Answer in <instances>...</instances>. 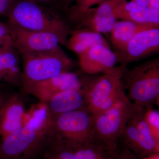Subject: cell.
Masks as SVG:
<instances>
[{"label": "cell", "mask_w": 159, "mask_h": 159, "mask_svg": "<svg viewBox=\"0 0 159 159\" xmlns=\"http://www.w3.org/2000/svg\"><path fill=\"white\" fill-rule=\"evenodd\" d=\"M47 141V135L23 125L0 140V159H27Z\"/></svg>", "instance_id": "obj_7"}, {"label": "cell", "mask_w": 159, "mask_h": 159, "mask_svg": "<svg viewBox=\"0 0 159 159\" xmlns=\"http://www.w3.org/2000/svg\"><path fill=\"white\" fill-rule=\"evenodd\" d=\"M51 122L52 116L47 103L40 101L26 112L23 119V126H29L48 135Z\"/></svg>", "instance_id": "obj_19"}, {"label": "cell", "mask_w": 159, "mask_h": 159, "mask_svg": "<svg viewBox=\"0 0 159 159\" xmlns=\"http://www.w3.org/2000/svg\"><path fill=\"white\" fill-rule=\"evenodd\" d=\"M21 84L26 86L50 79L69 70L73 61L61 47L51 51L21 54Z\"/></svg>", "instance_id": "obj_5"}, {"label": "cell", "mask_w": 159, "mask_h": 159, "mask_svg": "<svg viewBox=\"0 0 159 159\" xmlns=\"http://www.w3.org/2000/svg\"><path fill=\"white\" fill-rule=\"evenodd\" d=\"M118 61L117 54L109 46L98 44L79 55L81 70L89 74H110L116 72L120 67H116Z\"/></svg>", "instance_id": "obj_11"}, {"label": "cell", "mask_w": 159, "mask_h": 159, "mask_svg": "<svg viewBox=\"0 0 159 159\" xmlns=\"http://www.w3.org/2000/svg\"><path fill=\"white\" fill-rule=\"evenodd\" d=\"M147 7L159 9V0H149Z\"/></svg>", "instance_id": "obj_29"}, {"label": "cell", "mask_w": 159, "mask_h": 159, "mask_svg": "<svg viewBox=\"0 0 159 159\" xmlns=\"http://www.w3.org/2000/svg\"><path fill=\"white\" fill-rule=\"evenodd\" d=\"M122 78L127 97L133 103L142 107L152 106L159 97V58L148 61L123 71Z\"/></svg>", "instance_id": "obj_3"}, {"label": "cell", "mask_w": 159, "mask_h": 159, "mask_svg": "<svg viewBox=\"0 0 159 159\" xmlns=\"http://www.w3.org/2000/svg\"><path fill=\"white\" fill-rule=\"evenodd\" d=\"M144 107L138 106L129 121L133 124L147 143L157 152L159 151V143L156 141L144 116Z\"/></svg>", "instance_id": "obj_21"}, {"label": "cell", "mask_w": 159, "mask_h": 159, "mask_svg": "<svg viewBox=\"0 0 159 159\" xmlns=\"http://www.w3.org/2000/svg\"><path fill=\"white\" fill-rule=\"evenodd\" d=\"M119 140L124 144L125 148L136 156L137 155L142 158L153 154L159 153L148 145L129 120Z\"/></svg>", "instance_id": "obj_18"}, {"label": "cell", "mask_w": 159, "mask_h": 159, "mask_svg": "<svg viewBox=\"0 0 159 159\" xmlns=\"http://www.w3.org/2000/svg\"><path fill=\"white\" fill-rule=\"evenodd\" d=\"M98 44L109 46L101 34L87 29H79L72 32L66 44L70 50L78 56Z\"/></svg>", "instance_id": "obj_17"}, {"label": "cell", "mask_w": 159, "mask_h": 159, "mask_svg": "<svg viewBox=\"0 0 159 159\" xmlns=\"http://www.w3.org/2000/svg\"><path fill=\"white\" fill-rule=\"evenodd\" d=\"M144 116L151 132L157 142L159 143V112L152 106L144 107Z\"/></svg>", "instance_id": "obj_25"}, {"label": "cell", "mask_w": 159, "mask_h": 159, "mask_svg": "<svg viewBox=\"0 0 159 159\" xmlns=\"http://www.w3.org/2000/svg\"><path fill=\"white\" fill-rule=\"evenodd\" d=\"M10 25L31 31L57 34L66 44L69 28L62 20L45 10L35 0L12 2L7 12Z\"/></svg>", "instance_id": "obj_1"}, {"label": "cell", "mask_w": 159, "mask_h": 159, "mask_svg": "<svg viewBox=\"0 0 159 159\" xmlns=\"http://www.w3.org/2000/svg\"><path fill=\"white\" fill-rule=\"evenodd\" d=\"M159 50V28L143 30L131 39L123 51L116 54L120 67L126 68L128 64L145 58Z\"/></svg>", "instance_id": "obj_9"}, {"label": "cell", "mask_w": 159, "mask_h": 159, "mask_svg": "<svg viewBox=\"0 0 159 159\" xmlns=\"http://www.w3.org/2000/svg\"><path fill=\"white\" fill-rule=\"evenodd\" d=\"M45 102L51 116L86 107L82 89L63 91Z\"/></svg>", "instance_id": "obj_14"}, {"label": "cell", "mask_w": 159, "mask_h": 159, "mask_svg": "<svg viewBox=\"0 0 159 159\" xmlns=\"http://www.w3.org/2000/svg\"><path fill=\"white\" fill-rule=\"evenodd\" d=\"M75 149L76 159H109L111 154L94 139Z\"/></svg>", "instance_id": "obj_20"}, {"label": "cell", "mask_w": 159, "mask_h": 159, "mask_svg": "<svg viewBox=\"0 0 159 159\" xmlns=\"http://www.w3.org/2000/svg\"><path fill=\"white\" fill-rule=\"evenodd\" d=\"M159 28V24H142L122 20L116 23L110 33L113 45L121 52L132 39L139 32L146 29Z\"/></svg>", "instance_id": "obj_15"}, {"label": "cell", "mask_w": 159, "mask_h": 159, "mask_svg": "<svg viewBox=\"0 0 159 159\" xmlns=\"http://www.w3.org/2000/svg\"><path fill=\"white\" fill-rule=\"evenodd\" d=\"M9 27L13 47L20 55L51 51L66 44L54 33L31 31L10 24Z\"/></svg>", "instance_id": "obj_8"}, {"label": "cell", "mask_w": 159, "mask_h": 159, "mask_svg": "<svg viewBox=\"0 0 159 159\" xmlns=\"http://www.w3.org/2000/svg\"><path fill=\"white\" fill-rule=\"evenodd\" d=\"M25 113L18 96L7 97L0 111V140L23 126Z\"/></svg>", "instance_id": "obj_13"}, {"label": "cell", "mask_w": 159, "mask_h": 159, "mask_svg": "<svg viewBox=\"0 0 159 159\" xmlns=\"http://www.w3.org/2000/svg\"><path fill=\"white\" fill-rule=\"evenodd\" d=\"M12 44L9 26L0 23V46L2 47Z\"/></svg>", "instance_id": "obj_26"}, {"label": "cell", "mask_w": 159, "mask_h": 159, "mask_svg": "<svg viewBox=\"0 0 159 159\" xmlns=\"http://www.w3.org/2000/svg\"><path fill=\"white\" fill-rule=\"evenodd\" d=\"M6 99H7V98H4V97L0 96V111H1V108L2 106L3 103H4Z\"/></svg>", "instance_id": "obj_34"}, {"label": "cell", "mask_w": 159, "mask_h": 159, "mask_svg": "<svg viewBox=\"0 0 159 159\" xmlns=\"http://www.w3.org/2000/svg\"><path fill=\"white\" fill-rule=\"evenodd\" d=\"M18 56L12 46L0 49V79L18 85L21 80Z\"/></svg>", "instance_id": "obj_16"}, {"label": "cell", "mask_w": 159, "mask_h": 159, "mask_svg": "<svg viewBox=\"0 0 159 159\" xmlns=\"http://www.w3.org/2000/svg\"><path fill=\"white\" fill-rule=\"evenodd\" d=\"M118 19L142 24H159V9L140 7L122 14Z\"/></svg>", "instance_id": "obj_22"}, {"label": "cell", "mask_w": 159, "mask_h": 159, "mask_svg": "<svg viewBox=\"0 0 159 159\" xmlns=\"http://www.w3.org/2000/svg\"><path fill=\"white\" fill-rule=\"evenodd\" d=\"M141 7H147L149 0H133Z\"/></svg>", "instance_id": "obj_30"}, {"label": "cell", "mask_w": 159, "mask_h": 159, "mask_svg": "<svg viewBox=\"0 0 159 159\" xmlns=\"http://www.w3.org/2000/svg\"><path fill=\"white\" fill-rule=\"evenodd\" d=\"M93 122L86 107L53 116L48 139L77 148L93 139Z\"/></svg>", "instance_id": "obj_4"}, {"label": "cell", "mask_w": 159, "mask_h": 159, "mask_svg": "<svg viewBox=\"0 0 159 159\" xmlns=\"http://www.w3.org/2000/svg\"><path fill=\"white\" fill-rule=\"evenodd\" d=\"M142 159H159V153L153 154L148 156L144 157Z\"/></svg>", "instance_id": "obj_31"}, {"label": "cell", "mask_w": 159, "mask_h": 159, "mask_svg": "<svg viewBox=\"0 0 159 159\" xmlns=\"http://www.w3.org/2000/svg\"><path fill=\"white\" fill-rule=\"evenodd\" d=\"M123 70L104 74L96 78L82 80V90L86 108L93 115L110 108L125 94Z\"/></svg>", "instance_id": "obj_6"}, {"label": "cell", "mask_w": 159, "mask_h": 159, "mask_svg": "<svg viewBox=\"0 0 159 159\" xmlns=\"http://www.w3.org/2000/svg\"><path fill=\"white\" fill-rule=\"evenodd\" d=\"M125 95L111 107L93 116V139L112 154L116 150L119 138L137 108Z\"/></svg>", "instance_id": "obj_2"}, {"label": "cell", "mask_w": 159, "mask_h": 159, "mask_svg": "<svg viewBox=\"0 0 159 159\" xmlns=\"http://www.w3.org/2000/svg\"><path fill=\"white\" fill-rule=\"evenodd\" d=\"M48 141L52 147L46 159H76L74 148L52 139H48Z\"/></svg>", "instance_id": "obj_23"}, {"label": "cell", "mask_w": 159, "mask_h": 159, "mask_svg": "<svg viewBox=\"0 0 159 159\" xmlns=\"http://www.w3.org/2000/svg\"><path fill=\"white\" fill-rule=\"evenodd\" d=\"M120 0H105L96 8H91L78 22L91 31L100 34L110 33L117 22L115 8Z\"/></svg>", "instance_id": "obj_12"}, {"label": "cell", "mask_w": 159, "mask_h": 159, "mask_svg": "<svg viewBox=\"0 0 159 159\" xmlns=\"http://www.w3.org/2000/svg\"><path fill=\"white\" fill-rule=\"evenodd\" d=\"M74 0H61V2L65 7H67L71 4Z\"/></svg>", "instance_id": "obj_32"}, {"label": "cell", "mask_w": 159, "mask_h": 159, "mask_svg": "<svg viewBox=\"0 0 159 159\" xmlns=\"http://www.w3.org/2000/svg\"><path fill=\"white\" fill-rule=\"evenodd\" d=\"M37 2H40L42 3H50L53 0H35Z\"/></svg>", "instance_id": "obj_33"}, {"label": "cell", "mask_w": 159, "mask_h": 159, "mask_svg": "<svg viewBox=\"0 0 159 159\" xmlns=\"http://www.w3.org/2000/svg\"><path fill=\"white\" fill-rule=\"evenodd\" d=\"M105 0H74V6L71 7L69 17L72 20L78 21L84 14L92 6L99 5Z\"/></svg>", "instance_id": "obj_24"}, {"label": "cell", "mask_w": 159, "mask_h": 159, "mask_svg": "<svg viewBox=\"0 0 159 159\" xmlns=\"http://www.w3.org/2000/svg\"><path fill=\"white\" fill-rule=\"evenodd\" d=\"M12 2V0H0V15L8 12Z\"/></svg>", "instance_id": "obj_28"}, {"label": "cell", "mask_w": 159, "mask_h": 159, "mask_svg": "<svg viewBox=\"0 0 159 159\" xmlns=\"http://www.w3.org/2000/svg\"><path fill=\"white\" fill-rule=\"evenodd\" d=\"M109 159H137L136 156L126 148L120 151L115 152L111 155Z\"/></svg>", "instance_id": "obj_27"}, {"label": "cell", "mask_w": 159, "mask_h": 159, "mask_svg": "<svg viewBox=\"0 0 159 159\" xmlns=\"http://www.w3.org/2000/svg\"><path fill=\"white\" fill-rule=\"evenodd\" d=\"M24 88L41 102H47L63 91L81 89L82 80L74 73L65 72L50 79L29 84Z\"/></svg>", "instance_id": "obj_10"}]
</instances>
